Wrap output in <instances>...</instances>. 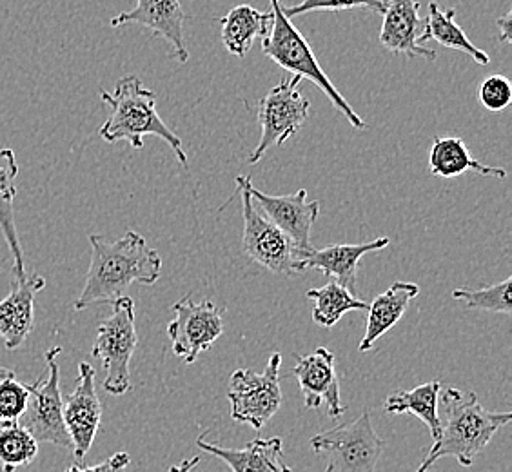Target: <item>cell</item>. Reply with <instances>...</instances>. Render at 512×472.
<instances>
[{"instance_id": "cell-18", "label": "cell", "mask_w": 512, "mask_h": 472, "mask_svg": "<svg viewBox=\"0 0 512 472\" xmlns=\"http://www.w3.org/2000/svg\"><path fill=\"white\" fill-rule=\"evenodd\" d=\"M389 238H376L373 242L365 244H340V246H327L324 249H313L309 255L300 262V273L307 269H318L325 276H333L340 286L356 293V276L358 264L362 256L373 251H382L389 246Z\"/></svg>"}, {"instance_id": "cell-29", "label": "cell", "mask_w": 512, "mask_h": 472, "mask_svg": "<svg viewBox=\"0 0 512 472\" xmlns=\"http://www.w3.org/2000/svg\"><path fill=\"white\" fill-rule=\"evenodd\" d=\"M30 400V387L20 384L17 373L0 367V425L19 422Z\"/></svg>"}, {"instance_id": "cell-25", "label": "cell", "mask_w": 512, "mask_h": 472, "mask_svg": "<svg viewBox=\"0 0 512 472\" xmlns=\"http://www.w3.org/2000/svg\"><path fill=\"white\" fill-rule=\"evenodd\" d=\"M429 40H438L445 48L463 51L480 66H487L491 62L489 55L476 48L465 35L462 26L456 22V11L453 8L442 10L434 0L429 2V15L425 17V42Z\"/></svg>"}, {"instance_id": "cell-20", "label": "cell", "mask_w": 512, "mask_h": 472, "mask_svg": "<svg viewBox=\"0 0 512 472\" xmlns=\"http://www.w3.org/2000/svg\"><path fill=\"white\" fill-rule=\"evenodd\" d=\"M420 293V287L413 282H394L385 293L376 296L375 302L367 305L369 316L365 325V335L358 345V351L365 353L375 345L378 338L393 329L407 311V305Z\"/></svg>"}, {"instance_id": "cell-36", "label": "cell", "mask_w": 512, "mask_h": 472, "mask_svg": "<svg viewBox=\"0 0 512 472\" xmlns=\"http://www.w3.org/2000/svg\"><path fill=\"white\" fill-rule=\"evenodd\" d=\"M184 472H189V471H184Z\"/></svg>"}, {"instance_id": "cell-5", "label": "cell", "mask_w": 512, "mask_h": 472, "mask_svg": "<svg viewBox=\"0 0 512 472\" xmlns=\"http://www.w3.org/2000/svg\"><path fill=\"white\" fill-rule=\"evenodd\" d=\"M111 305V315L99 325L91 356L104 364L106 393L122 396L131 389L129 364L138 344L135 302L124 295Z\"/></svg>"}, {"instance_id": "cell-4", "label": "cell", "mask_w": 512, "mask_h": 472, "mask_svg": "<svg viewBox=\"0 0 512 472\" xmlns=\"http://www.w3.org/2000/svg\"><path fill=\"white\" fill-rule=\"evenodd\" d=\"M271 13H273V26L267 33V37L260 39L262 53L280 68L315 84L316 88L320 89L333 104V108L340 111L353 128L364 129V118L349 106V102L342 97V93L325 75L324 69L320 68L315 51L284 13L280 0H271Z\"/></svg>"}, {"instance_id": "cell-17", "label": "cell", "mask_w": 512, "mask_h": 472, "mask_svg": "<svg viewBox=\"0 0 512 472\" xmlns=\"http://www.w3.org/2000/svg\"><path fill=\"white\" fill-rule=\"evenodd\" d=\"M46 287L44 276L15 280L10 295L0 300V338L8 351L19 349L28 340L35 322V296Z\"/></svg>"}, {"instance_id": "cell-23", "label": "cell", "mask_w": 512, "mask_h": 472, "mask_svg": "<svg viewBox=\"0 0 512 472\" xmlns=\"http://www.w3.org/2000/svg\"><path fill=\"white\" fill-rule=\"evenodd\" d=\"M429 169L438 178L462 177L467 171H474L483 177H507V171L503 168L483 166L480 160L471 155L462 138L456 137L434 138L433 148L429 153Z\"/></svg>"}, {"instance_id": "cell-31", "label": "cell", "mask_w": 512, "mask_h": 472, "mask_svg": "<svg viewBox=\"0 0 512 472\" xmlns=\"http://www.w3.org/2000/svg\"><path fill=\"white\" fill-rule=\"evenodd\" d=\"M478 100L487 111H503L512 102L511 80L503 75H491L483 80L478 89Z\"/></svg>"}, {"instance_id": "cell-8", "label": "cell", "mask_w": 512, "mask_h": 472, "mask_svg": "<svg viewBox=\"0 0 512 472\" xmlns=\"http://www.w3.org/2000/svg\"><path fill=\"white\" fill-rule=\"evenodd\" d=\"M280 365L282 354H271L264 373L238 369L231 374L227 398L231 402V418L260 431L280 409Z\"/></svg>"}, {"instance_id": "cell-26", "label": "cell", "mask_w": 512, "mask_h": 472, "mask_svg": "<svg viewBox=\"0 0 512 472\" xmlns=\"http://www.w3.org/2000/svg\"><path fill=\"white\" fill-rule=\"evenodd\" d=\"M307 298L315 302L313 307V322L322 327H333L338 320L349 311H364L367 304L356 298L355 293L340 286L338 282H329L324 287L309 289Z\"/></svg>"}, {"instance_id": "cell-27", "label": "cell", "mask_w": 512, "mask_h": 472, "mask_svg": "<svg viewBox=\"0 0 512 472\" xmlns=\"http://www.w3.org/2000/svg\"><path fill=\"white\" fill-rule=\"evenodd\" d=\"M39 454V442L19 422L0 425V471L28 467Z\"/></svg>"}, {"instance_id": "cell-15", "label": "cell", "mask_w": 512, "mask_h": 472, "mask_svg": "<svg viewBox=\"0 0 512 472\" xmlns=\"http://www.w3.org/2000/svg\"><path fill=\"white\" fill-rule=\"evenodd\" d=\"M189 15L184 13L180 0H137V6L131 11L119 13L111 19L113 28L126 24H140L153 31V35L168 40L173 46L171 59L188 62L189 51L184 40V22Z\"/></svg>"}, {"instance_id": "cell-9", "label": "cell", "mask_w": 512, "mask_h": 472, "mask_svg": "<svg viewBox=\"0 0 512 472\" xmlns=\"http://www.w3.org/2000/svg\"><path fill=\"white\" fill-rule=\"evenodd\" d=\"M300 82L302 79L293 75V79L282 80L260 100L258 122L262 135L253 155L247 160L249 164H258L269 149L282 146L304 126L311 102L302 95Z\"/></svg>"}, {"instance_id": "cell-1", "label": "cell", "mask_w": 512, "mask_h": 472, "mask_svg": "<svg viewBox=\"0 0 512 472\" xmlns=\"http://www.w3.org/2000/svg\"><path fill=\"white\" fill-rule=\"evenodd\" d=\"M89 244L91 262L86 286L75 302V311L93 304H111L135 282L142 286L157 284L162 258L144 236L128 231L117 242H108L100 235H89Z\"/></svg>"}, {"instance_id": "cell-3", "label": "cell", "mask_w": 512, "mask_h": 472, "mask_svg": "<svg viewBox=\"0 0 512 472\" xmlns=\"http://www.w3.org/2000/svg\"><path fill=\"white\" fill-rule=\"evenodd\" d=\"M445 420L424 462L431 467L440 458H454L471 467L474 458L493 440L494 434L511 422V413L487 411L476 394L449 387L442 393Z\"/></svg>"}, {"instance_id": "cell-21", "label": "cell", "mask_w": 512, "mask_h": 472, "mask_svg": "<svg viewBox=\"0 0 512 472\" xmlns=\"http://www.w3.org/2000/svg\"><path fill=\"white\" fill-rule=\"evenodd\" d=\"M17 175H19V164H17L15 151L10 148H0V231L13 256L15 280H24L26 278L24 253L20 246L19 231H17L15 211H13V200L17 195V186H15Z\"/></svg>"}, {"instance_id": "cell-7", "label": "cell", "mask_w": 512, "mask_h": 472, "mask_svg": "<svg viewBox=\"0 0 512 472\" xmlns=\"http://www.w3.org/2000/svg\"><path fill=\"white\" fill-rule=\"evenodd\" d=\"M62 347L46 351L48 374L30 385V400L19 423L30 431L37 442L53 443L66 451H73L66 423H64V398L60 391L59 356Z\"/></svg>"}, {"instance_id": "cell-11", "label": "cell", "mask_w": 512, "mask_h": 472, "mask_svg": "<svg viewBox=\"0 0 512 472\" xmlns=\"http://www.w3.org/2000/svg\"><path fill=\"white\" fill-rule=\"evenodd\" d=\"M175 320L168 325L173 353L186 364H195L200 353L207 351L224 333V307L213 302H195L191 296L173 305Z\"/></svg>"}, {"instance_id": "cell-14", "label": "cell", "mask_w": 512, "mask_h": 472, "mask_svg": "<svg viewBox=\"0 0 512 472\" xmlns=\"http://www.w3.org/2000/svg\"><path fill=\"white\" fill-rule=\"evenodd\" d=\"M335 362V354L327 347H318L311 354L298 356L291 373L298 380L307 409H318L324 404L327 414L333 420H338L345 413V405L340 398V380Z\"/></svg>"}, {"instance_id": "cell-12", "label": "cell", "mask_w": 512, "mask_h": 472, "mask_svg": "<svg viewBox=\"0 0 512 472\" xmlns=\"http://www.w3.org/2000/svg\"><path fill=\"white\" fill-rule=\"evenodd\" d=\"M237 184L246 187L253 200H256L258 206L264 209L266 217L282 233L289 236V240L295 244L302 260L315 249L313 242H311V229L320 217V202L318 200L309 202L306 189H300V191L291 193V195L273 197V195H266V193L258 191L253 186V180L244 177V175L237 177Z\"/></svg>"}, {"instance_id": "cell-2", "label": "cell", "mask_w": 512, "mask_h": 472, "mask_svg": "<svg viewBox=\"0 0 512 472\" xmlns=\"http://www.w3.org/2000/svg\"><path fill=\"white\" fill-rule=\"evenodd\" d=\"M100 99L111 109L108 120L99 129L100 137L106 142L115 144L128 140L131 148L142 149L144 137L155 135L162 138L173 149L178 162L188 168V155L182 149V140L157 113V93L144 88L138 77L129 75L120 79L115 93L100 89Z\"/></svg>"}, {"instance_id": "cell-16", "label": "cell", "mask_w": 512, "mask_h": 472, "mask_svg": "<svg viewBox=\"0 0 512 472\" xmlns=\"http://www.w3.org/2000/svg\"><path fill=\"white\" fill-rule=\"evenodd\" d=\"M380 44L385 50L409 59L436 60V51L425 48V19L416 0H387Z\"/></svg>"}, {"instance_id": "cell-10", "label": "cell", "mask_w": 512, "mask_h": 472, "mask_svg": "<svg viewBox=\"0 0 512 472\" xmlns=\"http://www.w3.org/2000/svg\"><path fill=\"white\" fill-rule=\"evenodd\" d=\"M242 193V217H244V236L242 244L246 255L269 269L271 273L282 276L300 275V260L295 244L286 233L256 211L255 200L246 187L237 184Z\"/></svg>"}, {"instance_id": "cell-28", "label": "cell", "mask_w": 512, "mask_h": 472, "mask_svg": "<svg viewBox=\"0 0 512 472\" xmlns=\"http://www.w3.org/2000/svg\"><path fill=\"white\" fill-rule=\"evenodd\" d=\"M453 298L462 302L469 309H480V311H491V313L511 316V278H505L496 286L483 287L478 291L456 289L453 291Z\"/></svg>"}, {"instance_id": "cell-22", "label": "cell", "mask_w": 512, "mask_h": 472, "mask_svg": "<svg viewBox=\"0 0 512 472\" xmlns=\"http://www.w3.org/2000/svg\"><path fill=\"white\" fill-rule=\"evenodd\" d=\"M222 24V42L226 50L244 59L253 48L255 39H264L273 26V13H262L249 4H242L229 11L220 19Z\"/></svg>"}, {"instance_id": "cell-33", "label": "cell", "mask_w": 512, "mask_h": 472, "mask_svg": "<svg viewBox=\"0 0 512 472\" xmlns=\"http://www.w3.org/2000/svg\"><path fill=\"white\" fill-rule=\"evenodd\" d=\"M511 20H512V11H505V15H502L500 19L496 20V26H498V30H500V40L502 42H505V44H509L512 40V26H511Z\"/></svg>"}, {"instance_id": "cell-6", "label": "cell", "mask_w": 512, "mask_h": 472, "mask_svg": "<svg viewBox=\"0 0 512 472\" xmlns=\"http://www.w3.org/2000/svg\"><path fill=\"white\" fill-rule=\"evenodd\" d=\"M311 447L316 454H324V472H375L384 453V442L369 413L316 434Z\"/></svg>"}, {"instance_id": "cell-32", "label": "cell", "mask_w": 512, "mask_h": 472, "mask_svg": "<svg viewBox=\"0 0 512 472\" xmlns=\"http://www.w3.org/2000/svg\"><path fill=\"white\" fill-rule=\"evenodd\" d=\"M129 463H131V456L124 451L109 456L106 462L99 463V465H91V467H80V465H71L69 469L64 472H126L128 471Z\"/></svg>"}, {"instance_id": "cell-30", "label": "cell", "mask_w": 512, "mask_h": 472, "mask_svg": "<svg viewBox=\"0 0 512 472\" xmlns=\"http://www.w3.org/2000/svg\"><path fill=\"white\" fill-rule=\"evenodd\" d=\"M364 8V10L373 11L376 15H384L387 8V0H302L296 6H282V10L289 19L300 17V15H309L316 11H345Z\"/></svg>"}, {"instance_id": "cell-24", "label": "cell", "mask_w": 512, "mask_h": 472, "mask_svg": "<svg viewBox=\"0 0 512 472\" xmlns=\"http://www.w3.org/2000/svg\"><path fill=\"white\" fill-rule=\"evenodd\" d=\"M442 384L438 380L418 385L411 391H396L385 400L384 409L389 414H414L429 427L433 440H438L442 420L438 414Z\"/></svg>"}, {"instance_id": "cell-19", "label": "cell", "mask_w": 512, "mask_h": 472, "mask_svg": "<svg viewBox=\"0 0 512 472\" xmlns=\"http://www.w3.org/2000/svg\"><path fill=\"white\" fill-rule=\"evenodd\" d=\"M200 451L217 456L233 472H293L284 462V443L280 438L253 440L244 449H224L217 443L207 442L206 434L198 436Z\"/></svg>"}, {"instance_id": "cell-35", "label": "cell", "mask_w": 512, "mask_h": 472, "mask_svg": "<svg viewBox=\"0 0 512 472\" xmlns=\"http://www.w3.org/2000/svg\"><path fill=\"white\" fill-rule=\"evenodd\" d=\"M429 471V465H427V463L425 462H422V465H420V467H418V469H416V472H427Z\"/></svg>"}, {"instance_id": "cell-34", "label": "cell", "mask_w": 512, "mask_h": 472, "mask_svg": "<svg viewBox=\"0 0 512 472\" xmlns=\"http://www.w3.org/2000/svg\"><path fill=\"white\" fill-rule=\"evenodd\" d=\"M198 462H200V458H198V456H195V458H189V460H184L180 465H173V467L169 469V472L191 471Z\"/></svg>"}, {"instance_id": "cell-13", "label": "cell", "mask_w": 512, "mask_h": 472, "mask_svg": "<svg viewBox=\"0 0 512 472\" xmlns=\"http://www.w3.org/2000/svg\"><path fill=\"white\" fill-rule=\"evenodd\" d=\"M100 420L102 404L95 389V369L91 364L82 362L79 365V382L73 393L64 398V423L77 460H84L89 453L99 433Z\"/></svg>"}]
</instances>
